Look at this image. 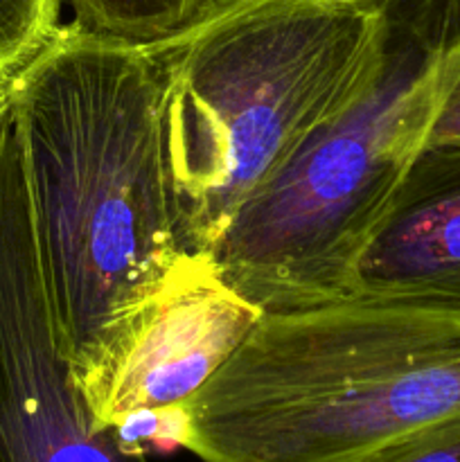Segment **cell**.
<instances>
[{
	"instance_id": "cell-1",
	"label": "cell",
	"mask_w": 460,
	"mask_h": 462,
	"mask_svg": "<svg viewBox=\"0 0 460 462\" xmlns=\"http://www.w3.org/2000/svg\"><path fill=\"white\" fill-rule=\"evenodd\" d=\"M32 233L54 337L97 420L167 298L183 248L149 45L59 25L14 77Z\"/></svg>"
},
{
	"instance_id": "cell-12",
	"label": "cell",
	"mask_w": 460,
	"mask_h": 462,
	"mask_svg": "<svg viewBox=\"0 0 460 462\" xmlns=\"http://www.w3.org/2000/svg\"><path fill=\"white\" fill-rule=\"evenodd\" d=\"M18 75V72H16ZM14 75V77H16ZM14 77H0V116L5 108L12 102V88H14Z\"/></svg>"
},
{
	"instance_id": "cell-3",
	"label": "cell",
	"mask_w": 460,
	"mask_h": 462,
	"mask_svg": "<svg viewBox=\"0 0 460 462\" xmlns=\"http://www.w3.org/2000/svg\"><path fill=\"white\" fill-rule=\"evenodd\" d=\"M382 0H207L147 43L183 248L207 260L239 210L361 84Z\"/></svg>"
},
{
	"instance_id": "cell-9",
	"label": "cell",
	"mask_w": 460,
	"mask_h": 462,
	"mask_svg": "<svg viewBox=\"0 0 460 462\" xmlns=\"http://www.w3.org/2000/svg\"><path fill=\"white\" fill-rule=\"evenodd\" d=\"M61 0H0V77H14L57 32Z\"/></svg>"
},
{
	"instance_id": "cell-6",
	"label": "cell",
	"mask_w": 460,
	"mask_h": 462,
	"mask_svg": "<svg viewBox=\"0 0 460 462\" xmlns=\"http://www.w3.org/2000/svg\"><path fill=\"white\" fill-rule=\"evenodd\" d=\"M260 316L255 305L216 278L207 260L161 307L95 424L115 429L133 415L185 404L228 361Z\"/></svg>"
},
{
	"instance_id": "cell-2",
	"label": "cell",
	"mask_w": 460,
	"mask_h": 462,
	"mask_svg": "<svg viewBox=\"0 0 460 462\" xmlns=\"http://www.w3.org/2000/svg\"><path fill=\"white\" fill-rule=\"evenodd\" d=\"M180 415L201 462H354L460 418V310L347 296L262 314Z\"/></svg>"
},
{
	"instance_id": "cell-10",
	"label": "cell",
	"mask_w": 460,
	"mask_h": 462,
	"mask_svg": "<svg viewBox=\"0 0 460 462\" xmlns=\"http://www.w3.org/2000/svg\"><path fill=\"white\" fill-rule=\"evenodd\" d=\"M354 462H460V418L406 433Z\"/></svg>"
},
{
	"instance_id": "cell-11",
	"label": "cell",
	"mask_w": 460,
	"mask_h": 462,
	"mask_svg": "<svg viewBox=\"0 0 460 462\" xmlns=\"http://www.w3.org/2000/svg\"><path fill=\"white\" fill-rule=\"evenodd\" d=\"M427 144H460V66L446 86Z\"/></svg>"
},
{
	"instance_id": "cell-8",
	"label": "cell",
	"mask_w": 460,
	"mask_h": 462,
	"mask_svg": "<svg viewBox=\"0 0 460 462\" xmlns=\"http://www.w3.org/2000/svg\"><path fill=\"white\" fill-rule=\"evenodd\" d=\"M207 0H68L86 30L126 43H156L188 25Z\"/></svg>"
},
{
	"instance_id": "cell-4",
	"label": "cell",
	"mask_w": 460,
	"mask_h": 462,
	"mask_svg": "<svg viewBox=\"0 0 460 462\" xmlns=\"http://www.w3.org/2000/svg\"><path fill=\"white\" fill-rule=\"evenodd\" d=\"M458 66L460 0H382L368 72L235 215L207 255L216 278L262 314L352 296Z\"/></svg>"
},
{
	"instance_id": "cell-5",
	"label": "cell",
	"mask_w": 460,
	"mask_h": 462,
	"mask_svg": "<svg viewBox=\"0 0 460 462\" xmlns=\"http://www.w3.org/2000/svg\"><path fill=\"white\" fill-rule=\"evenodd\" d=\"M99 429L54 337L34 237L0 226V462H147Z\"/></svg>"
},
{
	"instance_id": "cell-7",
	"label": "cell",
	"mask_w": 460,
	"mask_h": 462,
	"mask_svg": "<svg viewBox=\"0 0 460 462\" xmlns=\"http://www.w3.org/2000/svg\"><path fill=\"white\" fill-rule=\"evenodd\" d=\"M352 296L460 310V144H427L361 255Z\"/></svg>"
}]
</instances>
